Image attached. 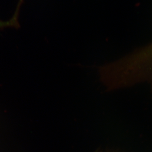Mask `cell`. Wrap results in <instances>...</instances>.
Masks as SVG:
<instances>
[{"label": "cell", "mask_w": 152, "mask_h": 152, "mask_svg": "<svg viewBox=\"0 0 152 152\" xmlns=\"http://www.w3.org/2000/svg\"><path fill=\"white\" fill-rule=\"evenodd\" d=\"M19 12L15 11L13 16L10 20L7 21L0 20V30H3L5 28H13L18 29L20 27L18 22Z\"/></svg>", "instance_id": "cell-1"}, {"label": "cell", "mask_w": 152, "mask_h": 152, "mask_svg": "<svg viewBox=\"0 0 152 152\" xmlns=\"http://www.w3.org/2000/svg\"><path fill=\"white\" fill-rule=\"evenodd\" d=\"M23 0H20V1H19V3H22V2H23Z\"/></svg>", "instance_id": "cell-2"}]
</instances>
